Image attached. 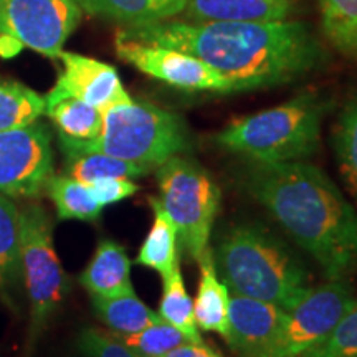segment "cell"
Returning <instances> with one entry per match:
<instances>
[{"mask_svg": "<svg viewBox=\"0 0 357 357\" xmlns=\"http://www.w3.org/2000/svg\"><path fill=\"white\" fill-rule=\"evenodd\" d=\"M82 13L77 0H0V35L58 60Z\"/></svg>", "mask_w": 357, "mask_h": 357, "instance_id": "obj_8", "label": "cell"}, {"mask_svg": "<svg viewBox=\"0 0 357 357\" xmlns=\"http://www.w3.org/2000/svg\"><path fill=\"white\" fill-rule=\"evenodd\" d=\"M159 202L171 217L178 242L192 260L207 252L222 194L217 182L197 160L187 155L171 158L155 169Z\"/></svg>", "mask_w": 357, "mask_h": 357, "instance_id": "obj_6", "label": "cell"}, {"mask_svg": "<svg viewBox=\"0 0 357 357\" xmlns=\"http://www.w3.org/2000/svg\"><path fill=\"white\" fill-rule=\"evenodd\" d=\"M324 37L342 55L357 58V0H318Z\"/></svg>", "mask_w": 357, "mask_h": 357, "instance_id": "obj_25", "label": "cell"}, {"mask_svg": "<svg viewBox=\"0 0 357 357\" xmlns=\"http://www.w3.org/2000/svg\"><path fill=\"white\" fill-rule=\"evenodd\" d=\"M45 114V98L19 82L0 79V131L37 123Z\"/></svg>", "mask_w": 357, "mask_h": 357, "instance_id": "obj_24", "label": "cell"}, {"mask_svg": "<svg viewBox=\"0 0 357 357\" xmlns=\"http://www.w3.org/2000/svg\"><path fill=\"white\" fill-rule=\"evenodd\" d=\"M288 312L271 303L230 293L227 342L243 357H278Z\"/></svg>", "mask_w": 357, "mask_h": 357, "instance_id": "obj_12", "label": "cell"}, {"mask_svg": "<svg viewBox=\"0 0 357 357\" xmlns=\"http://www.w3.org/2000/svg\"><path fill=\"white\" fill-rule=\"evenodd\" d=\"M45 114L55 124L58 134L70 139L93 141L101 132V109L66 95L56 86H53L52 91L45 96Z\"/></svg>", "mask_w": 357, "mask_h": 357, "instance_id": "obj_18", "label": "cell"}, {"mask_svg": "<svg viewBox=\"0 0 357 357\" xmlns=\"http://www.w3.org/2000/svg\"><path fill=\"white\" fill-rule=\"evenodd\" d=\"M53 176L52 134L42 123L0 131V194L33 199Z\"/></svg>", "mask_w": 357, "mask_h": 357, "instance_id": "obj_9", "label": "cell"}, {"mask_svg": "<svg viewBox=\"0 0 357 357\" xmlns=\"http://www.w3.org/2000/svg\"><path fill=\"white\" fill-rule=\"evenodd\" d=\"M141 43L174 48L223 75L236 91L291 83L319 68L326 52L311 26L283 22H190L169 19L119 29Z\"/></svg>", "mask_w": 357, "mask_h": 357, "instance_id": "obj_1", "label": "cell"}, {"mask_svg": "<svg viewBox=\"0 0 357 357\" xmlns=\"http://www.w3.org/2000/svg\"><path fill=\"white\" fill-rule=\"evenodd\" d=\"M329 102L319 93L305 91L283 105L243 116L227 124L215 142L248 162H298L319 149L321 124Z\"/></svg>", "mask_w": 357, "mask_h": 357, "instance_id": "obj_5", "label": "cell"}, {"mask_svg": "<svg viewBox=\"0 0 357 357\" xmlns=\"http://www.w3.org/2000/svg\"><path fill=\"white\" fill-rule=\"evenodd\" d=\"M101 132L93 141H75L58 134L60 149L102 153L153 172L166 160L190 151L184 119L153 102L126 95L101 111Z\"/></svg>", "mask_w": 357, "mask_h": 357, "instance_id": "obj_4", "label": "cell"}, {"mask_svg": "<svg viewBox=\"0 0 357 357\" xmlns=\"http://www.w3.org/2000/svg\"><path fill=\"white\" fill-rule=\"evenodd\" d=\"M95 195V199L100 202L102 207L105 205H113L121 202V200L131 197L139 190V185L132 181V178L126 177H109L101 178V181L93 182V184H86Z\"/></svg>", "mask_w": 357, "mask_h": 357, "instance_id": "obj_31", "label": "cell"}, {"mask_svg": "<svg viewBox=\"0 0 357 357\" xmlns=\"http://www.w3.org/2000/svg\"><path fill=\"white\" fill-rule=\"evenodd\" d=\"M93 307L102 323L114 334L139 333L159 321V314L142 303L136 291L116 296H91Z\"/></svg>", "mask_w": 357, "mask_h": 357, "instance_id": "obj_20", "label": "cell"}, {"mask_svg": "<svg viewBox=\"0 0 357 357\" xmlns=\"http://www.w3.org/2000/svg\"><path fill=\"white\" fill-rule=\"evenodd\" d=\"M78 349L83 357H144L119 341L113 333L100 329H83L78 337Z\"/></svg>", "mask_w": 357, "mask_h": 357, "instance_id": "obj_30", "label": "cell"}, {"mask_svg": "<svg viewBox=\"0 0 357 357\" xmlns=\"http://www.w3.org/2000/svg\"><path fill=\"white\" fill-rule=\"evenodd\" d=\"M20 276V208L0 194V288L15 287Z\"/></svg>", "mask_w": 357, "mask_h": 357, "instance_id": "obj_26", "label": "cell"}, {"mask_svg": "<svg viewBox=\"0 0 357 357\" xmlns=\"http://www.w3.org/2000/svg\"><path fill=\"white\" fill-rule=\"evenodd\" d=\"M151 208H153L154 220L149 234L142 242L139 253H137V265L154 270L160 278H167L174 270L181 266L178 263V234L176 225L160 205L159 199L151 197Z\"/></svg>", "mask_w": 357, "mask_h": 357, "instance_id": "obj_19", "label": "cell"}, {"mask_svg": "<svg viewBox=\"0 0 357 357\" xmlns=\"http://www.w3.org/2000/svg\"><path fill=\"white\" fill-rule=\"evenodd\" d=\"M58 60L63 63V70L58 75L55 86L66 95L101 111L128 95L114 66L70 52H61Z\"/></svg>", "mask_w": 357, "mask_h": 357, "instance_id": "obj_13", "label": "cell"}, {"mask_svg": "<svg viewBox=\"0 0 357 357\" xmlns=\"http://www.w3.org/2000/svg\"><path fill=\"white\" fill-rule=\"evenodd\" d=\"M356 301L357 298L347 280H329L321 287H311L287 311L278 357H298L323 342Z\"/></svg>", "mask_w": 357, "mask_h": 357, "instance_id": "obj_10", "label": "cell"}, {"mask_svg": "<svg viewBox=\"0 0 357 357\" xmlns=\"http://www.w3.org/2000/svg\"><path fill=\"white\" fill-rule=\"evenodd\" d=\"M114 336L128 347H131L132 351L139 352L144 357H162L178 346L194 342L181 329L174 328V326L162 319L155 321L154 324L147 326L139 333L114 334Z\"/></svg>", "mask_w": 357, "mask_h": 357, "instance_id": "obj_28", "label": "cell"}, {"mask_svg": "<svg viewBox=\"0 0 357 357\" xmlns=\"http://www.w3.org/2000/svg\"><path fill=\"white\" fill-rule=\"evenodd\" d=\"M162 298L159 303V318L181 329L194 342H204L194 318V300L187 293L181 266L164 278Z\"/></svg>", "mask_w": 357, "mask_h": 357, "instance_id": "obj_27", "label": "cell"}, {"mask_svg": "<svg viewBox=\"0 0 357 357\" xmlns=\"http://www.w3.org/2000/svg\"><path fill=\"white\" fill-rule=\"evenodd\" d=\"M24 48L19 40L8 37V35H0V56L12 58L19 55V52Z\"/></svg>", "mask_w": 357, "mask_h": 357, "instance_id": "obj_33", "label": "cell"}, {"mask_svg": "<svg viewBox=\"0 0 357 357\" xmlns=\"http://www.w3.org/2000/svg\"><path fill=\"white\" fill-rule=\"evenodd\" d=\"M199 265L200 280L194 300L195 324L202 331L217 333L227 341L230 331V291L227 284L218 278L211 248L200 258Z\"/></svg>", "mask_w": 357, "mask_h": 357, "instance_id": "obj_16", "label": "cell"}, {"mask_svg": "<svg viewBox=\"0 0 357 357\" xmlns=\"http://www.w3.org/2000/svg\"><path fill=\"white\" fill-rule=\"evenodd\" d=\"M298 357H357V301L323 342Z\"/></svg>", "mask_w": 357, "mask_h": 357, "instance_id": "obj_29", "label": "cell"}, {"mask_svg": "<svg viewBox=\"0 0 357 357\" xmlns=\"http://www.w3.org/2000/svg\"><path fill=\"white\" fill-rule=\"evenodd\" d=\"M45 190L55 204L60 220L95 222L101 217L102 205L95 199L89 187L77 178L66 174H53Z\"/></svg>", "mask_w": 357, "mask_h": 357, "instance_id": "obj_22", "label": "cell"}, {"mask_svg": "<svg viewBox=\"0 0 357 357\" xmlns=\"http://www.w3.org/2000/svg\"><path fill=\"white\" fill-rule=\"evenodd\" d=\"M63 153V169L66 176L77 178L83 184H93V182L101 181V178L109 177H126V178H139L147 176V171L136 166V164L128 162V160L111 158L102 153H86V151H73L61 149Z\"/></svg>", "mask_w": 357, "mask_h": 357, "instance_id": "obj_21", "label": "cell"}, {"mask_svg": "<svg viewBox=\"0 0 357 357\" xmlns=\"http://www.w3.org/2000/svg\"><path fill=\"white\" fill-rule=\"evenodd\" d=\"M114 48L123 61L169 86L184 91L234 93L229 79L189 53L141 43L118 33L114 37Z\"/></svg>", "mask_w": 357, "mask_h": 357, "instance_id": "obj_11", "label": "cell"}, {"mask_svg": "<svg viewBox=\"0 0 357 357\" xmlns=\"http://www.w3.org/2000/svg\"><path fill=\"white\" fill-rule=\"evenodd\" d=\"M20 263L32 306V326L38 333L61 306L70 281L53 245L50 217L35 202L20 208Z\"/></svg>", "mask_w": 357, "mask_h": 357, "instance_id": "obj_7", "label": "cell"}, {"mask_svg": "<svg viewBox=\"0 0 357 357\" xmlns=\"http://www.w3.org/2000/svg\"><path fill=\"white\" fill-rule=\"evenodd\" d=\"M213 263L230 293L289 311L311 288L303 261L260 223L231 225L218 242Z\"/></svg>", "mask_w": 357, "mask_h": 357, "instance_id": "obj_3", "label": "cell"}, {"mask_svg": "<svg viewBox=\"0 0 357 357\" xmlns=\"http://www.w3.org/2000/svg\"><path fill=\"white\" fill-rule=\"evenodd\" d=\"M162 357H222L217 351H213L212 347L205 346L204 342H187L167 352Z\"/></svg>", "mask_w": 357, "mask_h": 357, "instance_id": "obj_32", "label": "cell"}, {"mask_svg": "<svg viewBox=\"0 0 357 357\" xmlns=\"http://www.w3.org/2000/svg\"><path fill=\"white\" fill-rule=\"evenodd\" d=\"M301 0H185L181 13L190 22L291 20Z\"/></svg>", "mask_w": 357, "mask_h": 357, "instance_id": "obj_14", "label": "cell"}, {"mask_svg": "<svg viewBox=\"0 0 357 357\" xmlns=\"http://www.w3.org/2000/svg\"><path fill=\"white\" fill-rule=\"evenodd\" d=\"M83 12L124 26L176 19L185 0H77Z\"/></svg>", "mask_w": 357, "mask_h": 357, "instance_id": "obj_17", "label": "cell"}, {"mask_svg": "<svg viewBox=\"0 0 357 357\" xmlns=\"http://www.w3.org/2000/svg\"><path fill=\"white\" fill-rule=\"evenodd\" d=\"M333 149L342 182L357 205V95L339 111L333 128Z\"/></svg>", "mask_w": 357, "mask_h": 357, "instance_id": "obj_23", "label": "cell"}, {"mask_svg": "<svg viewBox=\"0 0 357 357\" xmlns=\"http://www.w3.org/2000/svg\"><path fill=\"white\" fill-rule=\"evenodd\" d=\"M79 283L91 296H116L134 291L131 260L126 248L114 240H101L95 255L79 275Z\"/></svg>", "mask_w": 357, "mask_h": 357, "instance_id": "obj_15", "label": "cell"}, {"mask_svg": "<svg viewBox=\"0 0 357 357\" xmlns=\"http://www.w3.org/2000/svg\"><path fill=\"white\" fill-rule=\"evenodd\" d=\"M238 182L326 278L346 280L357 270V211L323 169L306 160H245Z\"/></svg>", "mask_w": 357, "mask_h": 357, "instance_id": "obj_2", "label": "cell"}]
</instances>
